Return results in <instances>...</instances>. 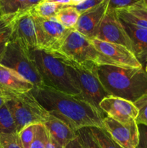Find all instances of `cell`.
<instances>
[{"label":"cell","mask_w":147,"mask_h":148,"mask_svg":"<svg viewBox=\"0 0 147 148\" xmlns=\"http://www.w3.org/2000/svg\"><path fill=\"white\" fill-rule=\"evenodd\" d=\"M89 130L92 137L101 148H122L112 140L104 129L91 127Z\"/></svg>","instance_id":"obj_22"},{"label":"cell","mask_w":147,"mask_h":148,"mask_svg":"<svg viewBox=\"0 0 147 148\" xmlns=\"http://www.w3.org/2000/svg\"><path fill=\"white\" fill-rule=\"evenodd\" d=\"M115 11L121 21L135 25L136 27L147 29V21L138 17H135V15L127 11L125 9H120Z\"/></svg>","instance_id":"obj_24"},{"label":"cell","mask_w":147,"mask_h":148,"mask_svg":"<svg viewBox=\"0 0 147 148\" xmlns=\"http://www.w3.org/2000/svg\"><path fill=\"white\" fill-rule=\"evenodd\" d=\"M63 60L74 62L87 68H97L101 65H114L108 58L98 51L90 39L75 30H71L60 49L50 53Z\"/></svg>","instance_id":"obj_3"},{"label":"cell","mask_w":147,"mask_h":148,"mask_svg":"<svg viewBox=\"0 0 147 148\" xmlns=\"http://www.w3.org/2000/svg\"><path fill=\"white\" fill-rule=\"evenodd\" d=\"M109 0H105L99 5L80 14L74 30L89 39L95 38L97 32L108 8Z\"/></svg>","instance_id":"obj_14"},{"label":"cell","mask_w":147,"mask_h":148,"mask_svg":"<svg viewBox=\"0 0 147 148\" xmlns=\"http://www.w3.org/2000/svg\"><path fill=\"white\" fill-rule=\"evenodd\" d=\"M95 38L122 45L133 52L132 40L125 30L116 11L108 8Z\"/></svg>","instance_id":"obj_9"},{"label":"cell","mask_w":147,"mask_h":148,"mask_svg":"<svg viewBox=\"0 0 147 148\" xmlns=\"http://www.w3.org/2000/svg\"><path fill=\"white\" fill-rule=\"evenodd\" d=\"M139 62H141V64H142V66H143V65H144V64L146 63V62H147V54L145 55V56H144V57L141 58V59H140Z\"/></svg>","instance_id":"obj_40"},{"label":"cell","mask_w":147,"mask_h":148,"mask_svg":"<svg viewBox=\"0 0 147 148\" xmlns=\"http://www.w3.org/2000/svg\"><path fill=\"white\" fill-rule=\"evenodd\" d=\"M85 0H70V5L75 7V6H77L78 4H81Z\"/></svg>","instance_id":"obj_39"},{"label":"cell","mask_w":147,"mask_h":148,"mask_svg":"<svg viewBox=\"0 0 147 148\" xmlns=\"http://www.w3.org/2000/svg\"><path fill=\"white\" fill-rule=\"evenodd\" d=\"M12 40L20 43L29 51L37 48L35 23L31 9L17 14Z\"/></svg>","instance_id":"obj_12"},{"label":"cell","mask_w":147,"mask_h":148,"mask_svg":"<svg viewBox=\"0 0 147 148\" xmlns=\"http://www.w3.org/2000/svg\"><path fill=\"white\" fill-rule=\"evenodd\" d=\"M61 60L66 64L68 72L79 89L81 96L98 110L102 111L99 103L110 94L105 90L99 80L97 67L87 68L69 61Z\"/></svg>","instance_id":"obj_5"},{"label":"cell","mask_w":147,"mask_h":148,"mask_svg":"<svg viewBox=\"0 0 147 148\" xmlns=\"http://www.w3.org/2000/svg\"><path fill=\"white\" fill-rule=\"evenodd\" d=\"M0 148H23L18 133L0 134Z\"/></svg>","instance_id":"obj_27"},{"label":"cell","mask_w":147,"mask_h":148,"mask_svg":"<svg viewBox=\"0 0 147 148\" xmlns=\"http://www.w3.org/2000/svg\"><path fill=\"white\" fill-rule=\"evenodd\" d=\"M65 148H84V147L82 146V145L81 144L80 141H79L77 136V137H76V139H74V140H72L71 142H70V143L65 147Z\"/></svg>","instance_id":"obj_35"},{"label":"cell","mask_w":147,"mask_h":148,"mask_svg":"<svg viewBox=\"0 0 147 148\" xmlns=\"http://www.w3.org/2000/svg\"><path fill=\"white\" fill-rule=\"evenodd\" d=\"M47 148H65V147H63L62 145H61L57 141H56V140H55L53 137H50V135L49 134L48 140V143H47Z\"/></svg>","instance_id":"obj_34"},{"label":"cell","mask_w":147,"mask_h":148,"mask_svg":"<svg viewBox=\"0 0 147 148\" xmlns=\"http://www.w3.org/2000/svg\"><path fill=\"white\" fill-rule=\"evenodd\" d=\"M139 130V143L137 148H147V127L138 124Z\"/></svg>","instance_id":"obj_33"},{"label":"cell","mask_w":147,"mask_h":148,"mask_svg":"<svg viewBox=\"0 0 147 148\" xmlns=\"http://www.w3.org/2000/svg\"><path fill=\"white\" fill-rule=\"evenodd\" d=\"M77 136L84 148H101L92 137L89 128H83L78 130Z\"/></svg>","instance_id":"obj_29"},{"label":"cell","mask_w":147,"mask_h":148,"mask_svg":"<svg viewBox=\"0 0 147 148\" xmlns=\"http://www.w3.org/2000/svg\"><path fill=\"white\" fill-rule=\"evenodd\" d=\"M145 71L146 72V73H147V62H146V66H145Z\"/></svg>","instance_id":"obj_42"},{"label":"cell","mask_w":147,"mask_h":148,"mask_svg":"<svg viewBox=\"0 0 147 148\" xmlns=\"http://www.w3.org/2000/svg\"><path fill=\"white\" fill-rule=\"evenodd\" d=\"M97 75L110 95L134 103L147 94V73L144 68L101 65Z\"/></svg>","instance_id":"obj_2"},{"label":"cell","mask_w":147,"mask_h":148,"mask_svg":"<svg viewBox=\"0 0 147 148\" xmlns=\"http://www.w3.org/2000/svg\"><path fill=\"white\" fill-rule=\"evenodd\" d=\"M121 22L132 40L134 53L140 61L141 58L147 54V29Z\"/></svg>","instance_id":"obj_17"},{"label":"cell","mask_w":147,"mask_h":148,"mask_svg":"<svg viewBox=\"0 0 147 148\" xmlns=\"http://www.w3.org/2000/svg\"><path fill=\"white\" fill-rule=\"evenodd\" d=\"M37 124H30L22 129L18 132L19 138L23 148H30L35 138Z\"/></svg>","instance_id":"obj_26"},{"label":"cell","mask_w":147,"mask_h":148,"mask_svg":"<svg viewBox=\"0 0 147 148\" xmlns=\"http://www.w3.org/2000/svg\"><path fill=\"white\" fill-rule=\"evenodd\" d=\"M44 126L50 137L64 147L77 137V132L74 130L63 121L50 114Z\"/></svg>","instance_id":"obj_16"},{"label":"cell","mask_w":147,"mask_h":148,"mask_svg":"<svg viewBox=\"0 0 147 148\" xmlns=\"http://www.w3.org/2000/svg\"><path fill=\"white\" fill-rule=\"evenodd\" d=\"M141 1V0H109L108 9L113 10L127 9Z\"/></svg>","instance_id":"obj_30"},{"label":"cell","mask_w":147,"mask_h":148,"mask_svg":"<svg viewBox=\"0 0 147 148\" xmlns=\"http://www.w3.org/2000/svg\"><path fill=\"white\" fill-rule=\"evenodd\" d=\"M80 14L74 6L66 5L58 12L54 18L64 27L73 30L77 24Z\"/></svg>","instance_id":"obj_19"},{"label":"cell","mask_w":147,"mask_h":148,"mask_svg":"<svg viewBox=\"0 0 147 148\" xmlns=\"http://www.w3.org/2000/svg\"><path fill=\"white\" fill-rule=\"evenodd\" d=\"M30 92L50 115L76 132L91 127L103 129L104 113L80 95H72L48 87L34 88Z\"/></svg>","instance_id":"obj_1"},{"label":"cell","mask_w":147,"mask_h":148,"mask_svg":"<svg viewBox=\"0 0 147 148\" xmlns=\"http://www.w3.org/2000/svg\"><path fill=\"white\" fill-rule=\"evenodd\" d=\"M2 14H14L27 10V0H0Z\"/></svg>","instance_id":"obj_23"},{"label":"cell","mask_w":147,"mask_h":148,"mask_svg":"<svg viewBox=\"0 0 147 148\" xmlns=\"http://www.w3.org/2000/svg\"><path fill=\"white\" fill-rule=\"evenodd\" d=\"M0 64L14 70L30 82L34 88L46 87L30 51L16 40H12L8 43L0 59Z\"/></svg>","instance_id":"obj_6"},{"label":"cell","mask_w":147,"mask_h":148,"mask_svg":"<svg viewBox=\"0 0 147 148\" xmlns=\"http://www.w3.org/2000/svg\"><path fill=\"white\" fill-rule=\"evenodd\" d=\"M63 6L64 5L43 0L30 9L32 12L37 17L42 18H53Z\"/></svg>","instance_id":"obj_20"},{"label":"cell","mask_w":147,"mask_h":148,"mask_svg":"<svg viewBox=\"0 0 147 148\" xmlns=\"http://www.w3.org/2000/svg\"><path fill=\"white\" fill-rule=\"evenodd\" d=\"M99 108L107 116L122 124L135 121L138 114L133 102L112 95L105 97L99 103Z\"/></svg>","instance_id":"obj_13"},{"label":"cell","mask_w":147,"mask_h":148,"mask_svg":"<svg viewBox=\"0 0 147 148\" xmlns=\"http://www.w3.org/2000/svg\"><path fill=\"white\" fill-rule=\"evenodd\" d=\"M103 129L122 148H137L139 143V130L136 121L122 124L108 116L104 117Z\"/></svg>","instance_id":"obj_11"},{"label":"cell","mask_w":147,"mask_h":148,"mask_svg":"<svg viewBox=\"0 0 147 148\" xmlns=\"http://www.w3.org/2000/svg\"><path fill=\"white\" fill-rule=\"evenodd\" d=\"M17 126V132L30 124H44L50 114L30 92L17 94L7 101Z\"/></svg>","instance_id":"obj_7"},{"label":"cell","mask_w":147,"mask_h":148,"mask_svg":"<svg viewBox=\"0 0 147 148\" xmlns=\"http://www.w3.org/2000/svg\"><path fill=\"white\" fill-rule=\"evenodd\" d=\"M141 2L147 8V0H141Z\"/></svg>","instance_id":"obj_41"},{"label":"cell","mask_w":147,"mask_h":148,"mask_svg":"<svg viewBox=\"0 0 147 148\" xmlns=\"http://www.w3.org/2000/svg\"><path fill=\"white\" fill-rule=\"evenodd\" d=\"M104 1L105 0H85L84 1L78 4L77 6H75V7L80 14H82L84 12L99 5Z\"/></svg>","instance_id":"obj_32"},{"label":"cell","mask_w":147,"mask_h":148,"mask_svg":"<svg viewBox=\"0 0 147 148\" xmlns=\"http://www.w3.org/2000/svg\"><path fill=\"white\" fill-rule=\"evenodd\" d=\"M128 12L139 18L147 21V8L142 4L141 1L135 5L125 9Z\"/></svg>","instance_id":"obj_31"},{"label":"cell","mask_w":147,"mask_h":148,"mask_svg":"<svg viewBox=\"0 0 147 148\" xmlns=\"http://www.w3.org/2000/svg\"><path fill=\"white\" fill-rule=\"evenodd\" d=\"M43 0H27V10L32 8Z\"/></svg>","instance_id":"obj_36"},{"label":"cell","mask_w":147,"mask_h":148,"mask_svg":"<svg viewBox=\"0 0 147 148\" xmlns=\"http://www.w3.org/2000/svg\"><path fill=\"white\" fill-rule=\"evenodd\" d=\"M34 86L12 69L0 64V95L9 99L31 91Z\"/></svg>","instance_id":"obj_15"},{"label":"cell","mask_w":147,"mask_h":148,"mask_svg":"<svg viewBox=\"0 0 147 148\" xmlns=\"http://www.w3.org/2000/svg\"><path fill=\"white\" fill-rule=\"evenodd\" d=\"M33 14L37 33V49L49 53L57 51L71 30L63 27L54 17L42 18Z\"/></svg>","instance_id":"obj_8"},{"label":"cell","mask_w":147,"mask_h":148,"mask_svg":"<svg viewBox=\"0 0 147 148\" xmlns=\"http://www.w3.org/2000/svg\"><path fill=\"white\" fill-rule=\"evenodd\" d=\"M8 100H10V99H9L7 97L0 95V108H1V107H2L6 103H7V101H8Z\"/></svg>","instance_id":"obj_38"},{"label":"cell","mask_w":147,"mask_h":148,"mask_svg":"<svg viewBox=\"0 0 147 148\" xmlns=\"http://www.w3.org/2000/svg\"><path fill=\"white\" fill-rule=\"evenodd\" d=\"M3 14H2V12H1V9H0V17H1V16H2Z\"/></svg>","instance_id":"obj_43"},{"label":"cell","mask_w":147,"mask_h":148,"mask_svg":"<svg viewBox=\"0 0 147 148\" xmlns=\"http://www.w3.org/2000/svg\"><path fill=\"white\" fill-rule=\"evenodd\" d=\"M50 2H54L56 4H61V5H70V0H46Z\"/></svg>","instance_id":"obj_37"},{"label":"cell","mask_w":147,"mask_h":148,"mask_svg":"<svg viewBox=\"0 0 147 148\" xmlns=\"http://www.w3.org/2000/svg\"><path fill=\"white\" fill-rule=\"evenodd\" d=\"M30 54L46 87L72 95H80L66 64L60 59L39 49L30 51Z\"/></svg>","instance_id":"obj_4"},{"label":"cell","mask_w":147,"mask_h":148,"mask_svg":"<svg viewBox=\"0 0 147 148\" xmlns=\"http://www.w3.org/2000/svg\"><path fill=\"white\" fill-rule=\"evenodd\" d=\"M95 49L110 59L114 66L128 68H143L135 53L122 45L100 40L97 38L91 39Z\"/></svg>","instance_id":"obj_10"},{"label":"cell","mask_w":147,"mask_h":148,"mask_svg":"<svg viewBox=\"0 0 147 148\" xmlns=\"http://www.w3.org/2000/svg\"><path fill=\"white\" fill-rule=\"evenodd\" d=\"M17 13L3 14L0 17V59L12 38L14 21Z\"/></svg>","instance_id":"obj_18"},{"label":"cell","mask_w":147,"mask_h":148,"mask_svg":"<svg viewBox=\"0 0 147 148\" xmlns=\"http://www.w3.org/2000/svg\"><path fill=\"white\" fill-rule=\"evenodd\" d=\"M15 132H17L15 121L10 107L6 103L0 108V134Z\"/></svg>","instance_id":"obj_21"},{"label":"cell","mask_w":147,"mask_h":148,"mask_svg":"<svg viewBox=\"0 0 147 148\" xmlns=\"http://www.w3.org/2000/svg\"><path fill=\"white\" fill-rule=\"evenodd\" d=\"M134 104L138 111L135 121L138 124H142L147 127V94L138 98L134 102Z\"/></svg>","instance_id":"obj_28"},{"label":"cell","mask_w":147,"mask_h":148,"mask_svg":"<svg viewBox=\"0 0 147 148\" xmlns=\"http://www.w3.org/2000/svg\"><path fill=\"white\" fill-rule=\"evenodd\" d=\"M48 136V132L44 124H37L35 136L30 148H47Z\"/></svg>","instance_id":"obj_25"}]
</instances>
